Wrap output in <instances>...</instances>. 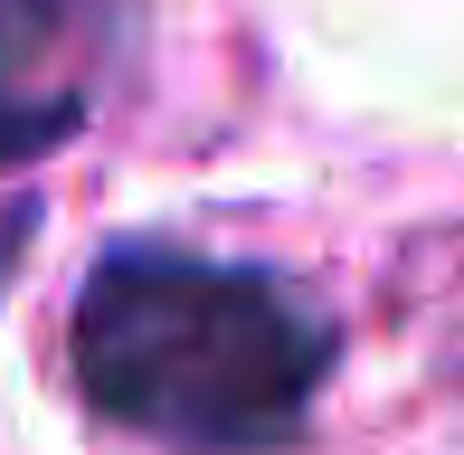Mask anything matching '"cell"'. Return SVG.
Listing matches in <instances>:
<instances>
[{
    "instance_id": "obj_2",
    "label": "cell",
    "mask_w": 464,
    "mask_h": 455,
    "mask_svg": "<svg viewBox=\"0 0 464 455\" xmlns=\"http://www.w3.org/2000/svg\"><path fill=\"white\" fill-rule=\"evenodd\" d=\"M114 0H0V171H29L95 105Z\"/></svg>"
},
{
    "instance_id": "obj_1",
    "label": "cell",
    "mask_w": 464,
    "mask_h": 455,
    "mask_svg": "<svg viewBox=\"0 0 464 455\" xmlns=\"http://www.w3.org/2000/svg\"><path fill=\"white\" fill-rule=\"evenodd\" d=\"M332 361L342 323L304 276L171 237H114L67 314L76 399L104 427H133L171 455L294 446Z\"/></svg>"
}]
</instances>
